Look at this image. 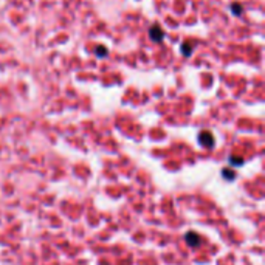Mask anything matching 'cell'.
<instances>
[{"mask_svg": "<svg viewBox=\"0 0 265 265\" xmlns=\"http://www.w3.org/2000/svg\"><path fill=\"white\" fill-rule=\"evenodd\" d=\"M186 241H188V244L189 245H193V247H197L199 245V241H200V237L196 234V233H188L186 234Z\"/></svg>", "mask_w": 265, "mask_h": 265, "instance_id": "cell-1", "label": "cell"}, {"mask_svg": "<svg viewBox=\"0 0 265 265\" xmlns=\"http://www.w3.org/2000/svg\"><path fill=\"white\" fill-rule=\"evenodd\" d=\"M200 138L203 140L205 138V141H202L206 147H211L213 146V137H211V134L209 132H203L202 135H200Z\"/></svg>", "mask_w": 265, "mask_h": 265, "instance_id": "cell-2", "label": "cell"}]
</instances>
